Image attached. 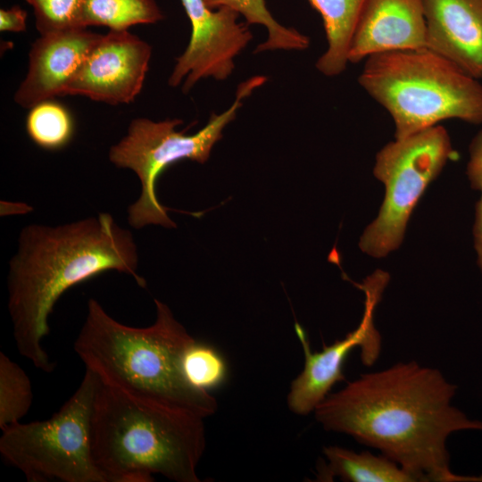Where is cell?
<instances>
[{"label":"cell","mask_w":482,"mask_h":482,"mask_svg":"<svg viewBox=\"0 0 482 482\" xmlns=\"http://www.w3.org/2000/svg\"><path fill=\"white\" fill-rule=\"evenodd\" d=\"M456 389L436 369L400 362L329 393L313 413L325 430L378 449L417 481H482L450 469L449 436L482 430L452 404Z\"/></svg>","instance_id":"cell-1"},{"label":"cell","mask_w":482,"mask_h":482,"mask_svg":"<svg viewBox=\"0 0 482 482\" xmlns=\"http://www.w3.org/2000/svg\"><path fill=\"white\" fill-rule=\"evenodd\" d=\"M137 268V246L131 231L108 212L56 226H25L7 276V306L19 353L37 369L52 372L54 363L42 343L62 295L111 270L128 274L145 287Z\"/></svg>","instance_id":"cell-2"},{"label":"cell","mask_w":482,"mask_h":482,"mask_svg":"<svg viewBox=\"0 0 482 482\" xmlns=\"http://www.w3.org/2000/svg\"><path fill=\"white\" fill-rule=\"evenodd\" d=\"M205 418L100 380L92 412V455L106 482H199Z\"/></svg>","instance_id":"cell-3"},{"label":"cell","mask_w":482,"mask_h":482,"mask_svg":"<svg viewBox=\"0 0 482 482\" xmlns=\"http://www.w3.org/2000/svg\"><path fill=\"white\" fill-rule=\"evenodd\" d=\"M156 319L145 328L113 319L90 298L87 315L73 348L86 369L101 381L137 395L189 409L207 418L218 409L210 391L193 386L181 361L195 340L170 308L154 299Z\"/></svg>","instance_id":"cell-4"},{"label":"cell","mask_w":482,"mask_h":482,"mask_svg":"<svg viewBox=\"0 0 482 482\" xmlns=\"http://www.w3.org/2000/svg\"><path fill=\"white\" fill-rule=\"evenodd\" d=\"M358 83L391 116L403 138L446 120L482 124V84L423 47L372 54Z\"/></svg>","instance_id":"cell-5"},{"label":"cell","mask_w":482,"mask_h":482,"mask_svg":"<svg viewBox=\"0 0 482 482\" xmlns=\"http://www.w3.org/2000/svg\"><path fill=\"white\" fill-rule=\"evenodd\" d=\"M265 80L263 76H254L240 83L231 105L220 114L212 112L207 124L193 135L175 129L183 123L178 118L162 121L136 118L130 122L126 136L112 145L108 154L112 163L131 170L141 183L139 197L128 208L130 227H177L167 213L168 208L157 198V179L170 165L184 159L205 163L213 145L222 137L224 128L236 118L243 100Z\"/></svg>","instance_id":"cell-6"},{"label":"cell","mask_w":482,"mask_h":482,"mask_svg":"<svg viewBox=\"0 0 482 482\" xmlns=\"http://www.w3.org/2000/svg\"><path fill=\"white\" fill-rule=\"evenodd\" d=\"M99 377L86 369L73 395L45 420L2 430L0 453L29 482H106L92 455L91 420Z\"/></svg>","instance_id":"cell-7"},{"label":"cell","mask_w":482,"mask_h":482,"mask_svg":"<svg viewBox=\"0 0 482 482\" xmlns=\"http://www.w3.org/2000/svg\"><path fill=\"white\" fill-rule=\"evenodd\" d=\"M457 155L447 130L439 124L395 138L381 148L373 173L385 186V197L377 219L361 237L362 251L381 258L398 248L419 200Z\"/></svg>","instance_id":"cell-8"},{"label":"cell","mask_w":482,"mask_h":482,"mask_svg":"<svg viewBox=\"0 0 482 482\" xmlns=\"http://www.w3.org/2000/svg\"><path fill=\"white\" fill-rule=\"evenodd\" d=\"M389 274L377 270L356 286L365 294L362 319L358 327L343 339L312 352L305 330L295 329L304 355L303 370L290 384L287 397L289 410L296 415L313 412L335 384L345 379L344 363L350 352L359 347L363 365L371 366L381 351V336L374 325V312L389 281Z\"/></svg>","instance_id":"cell-9"},{"label":"cell","mask_w":482,"mask_h":482,"mask_svg":"<svg viewBox=\"0 0 482 482\" xmlns=\"http://www.w3.org/2000/svg\"><path fill=\"white\" fill-rule=\"evenodd\" d=\"M191 24L185 51L176 59L168 79L170 87L182 85L187 93L202 79L225 80L235 69V58L253 38L248 24L229 7L209 8L204 0H180Z\"/></svg>","instance_id":"cell-10"},{"label":"cell","mask_w":482,"mask_h":482,"mask_svg":"<svg viewBox=\"0 0 482 482\" xmlns=\"http://www.w3.org/2000/svg\"><path fill=\"white\" fill-rule=\"evenodd\" d=\"M151 46L128 30L102 35L65 87L63 96H82L112 105L129 104L141 92Z\"/></svg>","instance_id":"cell-11"},{"label":"cell","mask_w":482,"mask_h":482,"mask_svg":"<svg viewBox=\"0 0 482 482\" xmlns=\"http://www.w3.org/2000/svg\"><path fill=\"white\" fill-rule=\"evenodd\" d=\"M102 34L76 28L40 35L29 54V70L14 94L23 108L63 96L70 79Z\"/></svg>","instance_id":"cell-12"},{"label":"cell","mask_w":482,"mask_h":482,"mask_svg":"<svg viewBox=\"0 0 482 482\" xmlns=\"http://www.w3.org/2000/svg\"><path fill=\"white\" fill-rule=\"evenodd\" d=\"M426 47L482 79V0H422Z\"/></svg>","instance_id":"cell-13"},{"label":"cell","mask_w":482,"mask_h":482,"mask_svg":"<svg viewBox=\"0 0 482 482\" xmlns=\"http://www.w3.org/2000/svg\"><path fill=\"white\" fill-rule=\"evenodd\" d=\"M426 47L422 0H368L348 54L351 63L388 51Z\"/></svg>","instance_id":"cell-14"},{"label":"cell","mask_w":482,"mask_h":482,"mask_svg":"<svg viewBox=\"0 0 482 482\" xmlns=\"http://www.w3.org/2000/svg\"><path fill=\"white\" fill-rule=\"evenodd\" d=\"M368 0H308L321 16L327 49L316 62L327 77L341 74L349 63L350 45Z\"/></svg>","instance_id":"cell-15"},{"label":"cell","mask_w":482,"mask_h":482,"mask_svg":"<svg viewBox=\"0 0 482 482\" xmlns=\"http://www.w3.org/2000/svg\"><path fill=\"white\" fill-rule=\"evenodd\" d=\"M327 463L319 468V478L331 481L339 478L349 482H416V478L398 463L380 453H356L341 446L323 449Z\"/></svg>","instance_id":"cell-16"},{"label":"cell","mask_w":482,"mask_h":482,"mask_svg":"<svg viewBox=\"0 0 482 482\" xmlns=\"http://www.w3.org/2000/svg\"><path fill=\"white\" fill-rule=\"evenodd\" d=\"M164 15L155 0H83L81 27L104 26L128 30L138 24H153Z\"/></svg>","instance_id":"cell-17"},{"label":"cell","mask_w":482,"mask_h":482,"mask_svg":"<svg viewBox=\"0 0 482 482\" xmlns=\"http://www.w3.org/2000/svg\"><path fill=\"white\" fill-rule=\"evenodd\" d=\"M212 9L229 7L242 15L248 25H262L267 39L257 46L254 53L274 50L303 51L310 46V38L294 28L278 22L266 6L265 0H204Z\"/></svg>","instance_id":"cell-18"},{"label":"cell","mask_w":482,"mask_h":482,"mask_svg":"<svg viewBox=\"0 0 482 482\" xmlns=\"http://www.w3.org/2000/svg\"><path fill=\"white\" fill-rule=\"evenodd\" d=\"M26 130L30 139L46 150H59L71 141L74 124L69 111L53 100L41 102L29 109Z\"/></svg>","instance_id":"cell-19"},{"label":"cell","mask_w":482,"mask_h":482,"mask_svg":"<svg viewBox=\"0 0 482 482\" xmlns=\"http://www.w3.org/2000/svg\"><path fill=\"white\" fill-rule=\"evenodd\" d=\"M33 402L30 379L24 370L0 353V428L21 422Z\"/></svg>","instance_id":"cell-20"},{"label":"cell","mask_w":482,"mask_h":482,"mask_svg":"<svg viewBox=\"0 0 482 482\" xmlns=\"http://www.w3.org/2000/svg\"><path fill=\"white\" fill-rule=\"evenodd\" d=\"M181 367L187 380L202 390L210 391L226 378L223 358L214 348L196 339L185 350Z\"/></svg>","instance_id":"cell-21"},{"label":"cell","mask_w":482,"mask_h":482,"mask_svg":"<svg viewBox=\"0 0 482 482\" xmlns=\"http://www.w3.org/2000/svg\"><path fill=\"white\" fill-rule=\"evenodd\" d=\"M33 8L36 28L40 33L83 28L80 23L83 0H26Z\"/></svg>","instance_id":"cell-22"},{"label":"cell","mask_w":482,"mask_h":482,"mask_svg":"<svg viewBox=\"0 0 482 482\" xmlns=\"http://www.w3.org/2000/svg\"><path fill=\"white\" fill-rule=\"evenodd\" d=\"M466 173L473 189L482 193V129L470 141Z\"/></svg>","instance_id":"cell-23"},{"label":"cell","mask_w":482,"mask_h":482,"mask_svg":"<svg viewBox=\"0 0 482 482\" xmlns=\"http://www.w3.org/2000/svg\"><path fill=\"white\" fill-rule=\"evenodd\" d=\"M27 12L19 5L0 10V30L23 32L27 28Z\"/></svg>","instance_id":"cell-24"},{"label":"cell","mask_w":482,"mask_h":482,"mask_svg":"<svg viewBox=\"0 0 482 482\" xmlns=\"http://www.w3.org/2000/svg\"><path fill=\"white\" fill-rule=\"evenodd\" d=\"M473 236L475 249L478 255V265L482 272V193L479 200L476 204Z\"/></svg>","instance_id":"cell-25"}]
</instances>
